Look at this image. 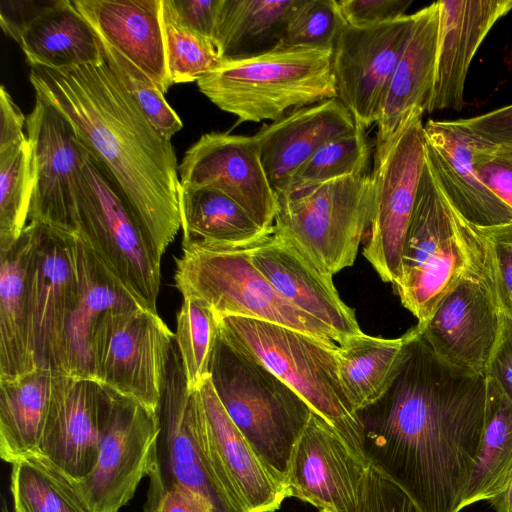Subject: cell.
<instances>
[{"instance_id": "cell-15", "label": "cell", "mask_w": 512, "mask_h": 512, "mask_svg": "<svg viewBox=\"0 0 512 512\" xmlns=\"http://www.w3.org/2000/svg\"><path fill=\"white\" fill-rule=\"evenodd\" d=\"M156 435L155 412L114 392L96 465L81 481L70 480L90 512H119L133 498L147 476Z\"/></svg>"}, {"instance_id": "cell-40", "label": "cell", "mask_w": 512, "mask_h": 512, "mask_svg": "<svg viewBox=\"0 0 512 512\" xmlns=\"http://www.w3.org/2000/svg\"><path fill=\"white\" fill-rule=\"evenodd\" d=\"M98 39L103 59L114 71L124 89L156 130L170 140L181 130L183 124L164 94L139 67L104 40L99 37Z\"/></svg>"}, {"instance_id": "cell-2", "label": "cell", "mask_w": 512, "mask_h": 512, "mask_svg": "<svg viewBox=\"0 0 512 512\" xmlns=\"http://www.w3.org/2000/svg\"><path fill=\"white\" fill-rule=\"evenodd\" d=\"M29 80L35 95L59 111L109 173L161 260L181 228L179 164L171 141L150 123L102 55L73 67L33 66Z\"/></svg>"}, {"instance_id": "cell-43", "label": "cell", "mask_w": 512, "mask_h": 512, "mask_svg": "<svg viewBox=\"0 0 512 512\" xmlns=\"http://www.w3.org/2000/svg\"><path fill=\"white\" fill-rule=\"evenodd\" d=\"M478 229L492 253L500 306L503 311L512 314V223Z\"/></svg>"}, {"instance_id": "cell-19", "label": "cell", "mask_w": 512, "mask_h": 512, "mask_svg": "<svg viewBox=\"0 0 512 512\" xmlns=\"http://www.w3.org/2000/svg\"><path fill=\"white\" fill-rule=\"evenodd\" d=\"M113 404L112 390L91 379L70 377L51 407L36 451L29 457L71 481H81L96 465Z\"/></svg>"}, {"instance_id": "cell-32", "label": "cell", "mask_w": 512, "mask_h": 512, "mask_svg": "<svg viewBox=\"0 0 512 512\" xmlns=\"http://www.w3.org/2000/svg\"><path fill=\"white\" fill-rule=\"evenodd\" d=\"M302 0H221L215 46L225 61L254 57L279 47Z\"/></svg>"}, {"instance_id": "cell-48", "label": "cell", "mask_w": 512, "mask_h": 512, "mask_svg": "<svg viewBox=\"0 0 512 512\" xmlns=\"http://www.w3.org/2000/svg\"><path fill=\"white\" fill-rule=\"evenodd\" d=\"M460 121L484 141L512 149V104Z\"/></svg>"}, {"instance_id": "cell-37", "label": "cell", "mask_w": 512, "mask_h": 512, "mask_svg": "<svg viewBox=\"0 0 512 512\" xmlns=\"http://www.w3.org/2000/svg\"><path fill=\"white\" fill-rule=\"evenodd\" d=\"M369 158L370 147L366 130L356 126L353 131L333 138L319 148L300 167L288 190L281 196L300 192L334 179L365 174Z\"/></svg>"}, {"instance_id": "cell-26", "label": "cell", "mask_w": 512, "mask_h": 512, "mask_svg": "<svg viewBox=\"0 0 512 512\" xmlns=\"http://www.w3.org/2000/svg\"><path fill=\"white\" fill-rule=\"evenodd\" d=\"M199 393L210 442L248 512H274L288 497L285 485L269 470L231 421L210 378Z\"/></svg>"}, {"instance_id": "cell-46", "label": "cell", "mask_w": 512, "mask_h": 512, "mask_svg": "<svg viewBox=\"0 0 512 512\" xmlns=\"http://www.w3.org/2000/svg\"><path fill=\"white\" fill-rule=\"evenodd\" d=\"M179 24L212 41L215 33L221 0H166Z\"/></svg>"}, {"instance_id": "cell-35", "label": "cell", "mask_w": 512, "mask_h": 512, "mask_svg": "<svg viewBox=\"0 0 512 512\" xmlns=\"http://www.w3.org/2000/svg\"><path fill=\"white\" fill-rule=\"evenodd\" d=\"M14 512H90L72 482L35 457L12 463Z\"/></svg>"}, {"instance_id": "cell-18", "label": "cell", "mask_w": 512, "mask_h": 512, "mask_svg": "<svg viewBox=\"0 0 512 512\" xmlns=\"http://www.w3.org/2000/svg\"><path fill=\"white\" fill-rule=\"evenodd\" d=\"M370 464L313 411L292 453L285 488L319 512H359Z\"/></svg>"}, {"instance_id": "cell-34", "label": "cell", "mask_w": 512, "mask_h": 512, "mask_svg": "<svg viewBox=\"0 0 512 512\" xmlns=\"http://www.w3.org/2000/svg\"><path fill=\"white\" fill-rule=\"evenodd\" d=\"M405 336L386 339L362 334L347 338L336 350L339 379L356 412L377 401L391 384Z\"/></svg>"}, {"instance_id": "cell-36", "label": "cell", "mask_w": 512, "mask_h": 512, "mask_svg": "<svg viewBox=\"0 0 512 512\" xmlns=\"http://www.w3.org/2000/svg\"><path fill=\"white\" fill-rule=\"evenodd\" d=\"M219 331V319L204 302L183 297L177 314L175 343L189 390L210 378V363Z\"/></svg>"}, {"instance_id": "cell-33", "label": "cell", "mask_w": 512, "mask_h": 512, "mask_svg": "<svg viewBox=\"0 0 512 512\" xmlns=\"http://www.w3.org/2000/svg\"><path fill=\"white\" fill-rule=\"evenodd\" d=\"M512 479V401L487 378L485 422L461 510L497 499Z\"/></svg>"}, {"instance_id": "cell-50", "label": "cell", "mask_w": 512, "mask_h": 512, "mask_svg": "<svg viewBox=\"0 0 512 512\" xmlns=\"http://www.w3.org/2000/svg\"><path fill=\"white\" fill-rule=\"evenodd\" d=\"M491 504L496 512H512V479L507 489Z\"/></svg>"}, {"instance_id": "cell-10", "label": "cell", "mask_w": 512, "mask_h": 512, "mask_svg": "<svg viewBox=\"0 0 512 512\" xmlns=\"http://www.w3.org/2000/svg\"><path fill=\"white\" fill-rule=\"evenodd\" d=\"M423 111H412L383 141H376L372 204L363 256L380 278L395 286L425 163Z\"/></svg>"}, {"instance_id": "cell-3", "label": "cell", "mask_w": 512, "mask_h": 512, "mask_svg": "<svg viewBox=\"0 0 512 512\" xmlns=\"http://www.w3.org/2000/svg\"><path fill=\"white\" fill-rule=\"evenodd\" d=\"M485 274L495 271L484 235L451 207L425 158L396 285L402 305L422 325L462 279Z\"/></svg>"}, {"instance_id": "cell-23", "label": "cell", "mask_w": 512, "mask_h": 512, "mask_svg": "<svg viewBox=\"0 0 512 512\" xmlns=\"http://www.w3.org/2000/svg\"><path fill=\"white\" fill-rule=\"evenodd\" d=\"M355 128L352 115L337 97L299 108L264 124L254 136L277 197L288 190L297 171L319 148Z\"/></svg>"}, {"instance_id": "cell-25", "label": "cell", "mask_w": 512, "mask_h": 512, "mask_svg": "<svg viewBox=\"0 0 512 512\" xmlns=\"http://www.w3.org/2000/svg\"><path fill=\"white\" fill-rule=\"evenodd\" d=\"M439 14L438 1L414 13L411 34L381 104L376 141L390 137L412 111H427L435 80Z\"/></svg>"}, {"instance_id": "cell-1", "label": "cell", "mask_w": 512, "mask_h": 512, "mask_svg": "<svg viewBox=\"0 0 512 512\" xmlns=\"http://www.w3.org/2000/svg\"><path fill=\"white\" fill-rule=\"evenodd\" d=\"M404 336L391 384L356 411L363 454L420 512H460L484 430L487 376L445 362L417 327Z\"/></svg>"}, {"instance_id": "cell-47", "label": "cell", "mask_w": 512, "mask_h": 512, "mask_svg": "<svg viewBox=\"0 0 512 512\" xmlns=\"http://www.w3.org/2000/svg\"><path fill=\"white\" fill-rule=\"evenodd\" d=\"M486 376L512 401V314L503 310L499 337Z\"/></svg>"}, {"instance_id": "cell-42", "label": "cell", "mask_w": 512, "mask_h": 512, "mask_svg": "<svg viewBox=\"0 0 512 512\" xmlns=\"http://www.w3.org/2000/svg\"><path fill=\"white\" fill-rule=\"evenodd\" d=\"M474 166L486 187L512 208V149L482 139L474 152Z\"/></svg>"}, {"instance_id": "cell-13", "label": "cell", "mask_w": 512, "mask_h": 512, "mask_svg": "<svg viewBox=\"0 0 512 512\" xmlns=\"http://www.w3.org/2000/svg\"><path fill=\"white\" fill-rule=\"evenodd\" d=\"M26 130L32 174L28 220L74 234L84 148L70 123L36 95Z\"/></svg>"}, {"instance_id": "cell-14", "label": "cell", "mask_w": 512, "mask_h": 512, "mask_svg": "<svg viewBox=\"0 0 512 512\" xmlns=\"http://www.w3.org/2000/svg\"><path fill=\"white\" fill-rule=\"evenodd\" d=\"M414 13L367 27L346 25L332 50L336 97L366 130L381 104L411 34Z\"/></svg>"}, {"instance_id": "cell-4", "label": "cell", "mask_w": 512, "mask_h": 512, "mask_svg": "<svg viewBox=\"0 0 512 512\" xmlns=\"http://www.w3.org/2000/svg\"><path fill=\"white\" fill-rule=\"evenodd\" d=\"M210 380L231 421L285 485L292 453L312 408L261 362L225 341L219 331Z\"/></svg>"}, {"instance_id": "cell-5", "label": "cell", "mask_w": 512, "mask_h": 512, "mask_svg": "<svg viewBox=\"0 0 512 512\" xmlns=\"http://www.w3.org/2000/svg\"><path fill=\"white\" fill-rule=\"evenodd\" d=\"M197 85L213 104L241 122H273L336 97L332 52L305 48H276L225 61Z\"/></svg>"}, {"instance_id": "cell-17", "label": "cell", "mask_w": 512, "mask_h": 512, "mask_svg": "<svg viewBox=\"0 0 512 512\" xmlns=\"http://www.w3.org/2000/svg\"><path fill=\"white\" fill-rule=\"evenodd\" d=\"M501 318L495 274L474 275L462 279L416 327L445 362L486 375Z\"/></svg>"}, {"instance_id": "cell-7", "label": "cell", "mask_w": 512, "mask_h": 512, "mask_svg": "<svg viewBox=\"0 0 512 512\" xmlns=\"http://www.w3.org/2000/svg\"><path fill=\"white\" fill-rule=\"evenodd\" d=\"M252 246L182 248L176 260V288L183 297L207 304L219 320L240 316L267 321L337 348L343 341L336 332L289 303L254 266Z\"/></svg>"}, {"instance_id": "cell-12", "label": "cell", "mask_w": 512, "mask_h": 512, "mask_svg": "<svg viewBox=\"0 0 512 512\" xmlns=\"http://www.w3.org/2000/svg\"><path fill=\"white\" fill-rule=\"evenodd\" d=\"M31 224L30 349L36 369L63 373L66 331L80 294L77 237L42 224Z\"/></svg>"}, {"instance_id": "cell-24", "label": "cell", "mask_w": 512, "mask_h": 512, "mask_svg": "<svg viewBox=\"0 0 512 512\" xmlns=\"http://www.w3.org/2000/svg\"><path fill=\"white\" fill-rule=\"evenodd\" d=\"M99 38L139 67L165 94L171 87L162 0H72Z\"/></svg>"}, {"instance_id": "cell-39", "label": "cell", "mask_w": 512, "mask_h": 512, "mask_svg": "<svg viewBox=\"0 0 512 512\" xmlns=\"http://www.w3.org/2000/svg\"><path fill=\"white\" fill-rule=\"evenodd\" d=\"M162 20L172 85L197 82L225 62L212 41L178 23L166 0H162Z\"/></svg>"}, {"instance_id": "cell-9", "label": "cell", "mask_w": 512, "mask_h": 512, "mask_svg": "<svg viewBox=\"0 0 512 512\" xmlns=\"http://www.w3.org/2000/svg\"><path fill=\"white\" fill-rule=\"evenodd\" d=\"M371 204V174L334 179L278 197L274 230L334 275L354 264Z\"/></svg>"}, {"instance_id": "cell-6", "label": "cell", "mask_w": 512, "mask_h": 512, "mask_svg": "<svg viewBox=\"0 0 512 512\" xmlns=\"http://www.w3.org/2000/svg\"><path fill=\"white\" fill-rule=\"evenodd\" d=\"M219 335L272 371L365 459L360 423L339 379L337 348L286 326L240 316L221 318Z\"/></svg>"}, {"instance_id": "cell-21", "label": "cell", "mask_w": 512, "mask_h": 512, "mask_svg": "<svg viewBox=\"0 0 512 512\" xmlns=\"http://www.w3.org/2000/svg\"><path fill=\"white\" fill-rule=\"evenodd\" d=\"M254 266L289 303L319 320L344 342L362 334L354 310L321 269L301 248L274 230L250 250ZM342 342V343H343ZM341 343V344H342Z\"/></svg>"}, {"instance_id": "cell-49", "label": "cell", "mask_w": 512, "mask_h": 512, "mask_svg": "<svg viewBox=\"0 0 512 512\" xmlns=\"http://www.w3.org/2000/svg\"><path fill=\"white\" fill-rule=\"evenodd\" d=\"M26 117L6 88L0 87V152L27 141L23 128Z\"/></svg>"}, {"instance_id": "cell-8", "label": "cell", "mask_w": 512, "mask_h": 512, "mask_svg": "<svg viewBox=\"0 0 512 512\" xmlns=\"http://www.w3.org/2000/svg\"><path fill=\"white\" fill-rule=\"evenodd\" d=\"M83 148L74 234L142 307L157 312L161 260L109 173Z\"/></svg>"}, {"instance_id": "cell-41", "label": "cell", "mask_w": 512, "mask_h": 512, "mask_svg": "<svg viewBox=\"0 0 512 512\" xmlns=\"http://www.w3.org/2000/svg\"><path fill=\"white\" fill-rule=\"evenodd\" d=\"M337 0H302L278 48L331 51L346 26Z\"/></svg>"}, {"instance_id": "cell-28", "label": "cell", "mask_w": 512, "mask_h": 512, "mask_svg": "<svg viewBox=\"0 0 512 512\" xmlns=\"http://www.w3.org/2000/svg\"><path fill=\"white\" fill-rule=\"evenodd\" d=\"M77 248L80 294L66 331L63 373L89 379L91 337L96 322L109 310L142 306L79 237Z\"/></svg>"}, {"instance_id": "cell-16", "label": "cell", "mask_w": 512, "mask_h": 512, "mask_svg": "<svg viewBox=\"0 0 512 512\" xmlns=\"http://www.w3.org/2000/svg\"><path fill=\"white\" fill-rule=\"evenodd\" d=\"M178 174L180 185L217 189L239 204L261 228L273 229L278 198L254 135L203 134L186 151Z\"/></svg>"}, {"instance_id": "cell-29", "label": "cell", "mask_w": 512, "mask_h": 512, "mask_svg": "<svg viewBox=\"0 0 512 512\" xmlns=\"http://www.w3.org/2000/svg\"><path fill=\"white\" fill-rule=\"evenodd\" d=\"M33 66L60 69L98 62V36L70 0L47 1L16 39Z\"/></svg>"}, {"instance_id": "cell-31", "label": "cell", "mask_w": 512, "mask_h": 512, "mask_svg": "<svg viewBox=\"0 0 512 512\" xmlns=\"http://www.w3.org/2000/svg\"><path fill=\"white\" fill-rule=\"evenodd\" d=\"M182 248H237L270 234L233 199L211 187L180 185Z\"/></svg>"}, {"instance_id": "cell-27", "label": "cell", "mask_w": 512, "mask_h": 512, "mask_svg": "<svg viewBox=\"0 0 512 512\" xmlns=\"http://www.w3.org/2000/svg\"><path fill=\"white\" fill-rule=\"evenodd\" d=\"M70 376L36 369L0 380V456L10 464L34 454L49 412Z\"/></svg>"}, {"instance_id": "cell-38", "label": "cell", "mask_w": 512, "mask_h": 512, "mask_svg": "<svg viewBox=\"0 0 512 512\" xmlns=\"http://www.w3.org/2000/svg\"><path fill=\"white\" fill-rule=\"evenodd\" d=\"M32 193L28 140L0 152V252L19 239L28 220Z\"/></svg>"}, {"instance_id": "cell-22", "label": "cell", "mask_w": 512, "mask_h": 512, "mask_svg": "<svg viewBox=\"0 0 512 512\" xmlns=\"http://www.w3.org/2000/svg\"><path fill=\"white\" fill-rule=\"evenodd\" d=\"M438 4V48L429 113L462 109L474 55L491 28L512 9V0H447Z\"/></svg>"}, {"instance_id": "cell-45", "label": "cell", "mask_w": 512, "mask_h": 512, "mask_svg": "<svg viewBox=\"0 0 512 512\" xmlns=\"http://www.w3.org/2000/svg\"><path fill=\"white\" fill-rule=\"evenodd\" d=\"M412 0H339L347 25L367 27L398 19L405 15Z\"/></svg>"}, {"instance_id": "cell-44", "label": "cell", "mask_w": 512, "mask_h": 512, "mask_svg": "<svg viewBox=\"0 0 512 512\" xmlns=\"http://www.w3.org/2000/svg\"><path fill=\"white\" fill-rule=\"evenodd\" d=\"M359 512H420L412 500L389 479L370 466Z\"/></svg>"}, {"instance_id": "cell-30", "label": "cell", "mask_w": 512, "mask_h": 512, "mask_svg": "<svg viewBox=\"0 0 512 512\" xmlns=\"http://www.w3.org/2000/svg\"><path fill=\"white\" fill-rule=\"evenodd\" d=\"M32 249L33 225L28 223L16 243L0 252V380L36 370L28 323Z\"/></svg>"}, {"instance_id": "cell-11", "label": "cell", "mask_w": 512, "mask_h": 512, "mask_svg": "<svg viewBox=\"0 0 512 512\" xmlns=\"http://www.w3.org/2000/svg\"><path fill=\"white\" fill-rule=\"evenodd\" d=\"M174 338L157 312L109 310L92 331L89 379L155 412Z\"/></svg>"}, {"instance_id": "cell-20", "label": "cell", "mask_w": 512, "mask_h": 512, "mask_svg": "<svg viewBox=\"0 0 512 512\" xmlns=\"http://www.w3.org/2000/svg\"><path fill=\"white\" fill-rule=\"evenodd\" d=\"M423 131L426 162L451 207L480 229L512 223V208L486 187L474 166L482 139L460 119L429 120Z\"/></svg>"}]
</instances>
